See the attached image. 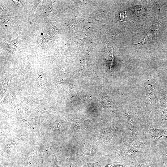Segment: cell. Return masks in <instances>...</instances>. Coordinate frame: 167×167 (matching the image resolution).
Returning a JSON list of instances; mask_svg holds the SVG:
<instances>
[{"label": "cell", "instance_id": "cell-4", "mask_svg": "<svg viewBox=\"0 0 167 167\" xmlns=\"http://www.w3.org/2000/svg\"><path fill=\"white\" fill-rule=\"evenodd\" d=\"M125 115L127 118L129 128L132 132L131 136L138 137L139 127L138 118H136L128 112H125Z\"/></svg>", "mask_w": 167, "mask_h": 167}, {"label": "cell", "instance_id": "cell-3", "mask_svg": "<svg viewBox=\"0 0 167 167\" xmlns=\"http://www.w3.org/2000/svg\"><path fill=\"white\" fill-rule=\"evenodd\" d=\"M158 100L157 107L161 122L167 128V97L164 96H160Z\"/></svg>", "mask_w": 167, "mask_h": 167}, {"label": "cell", "instance_id": "cell-8", "mask_svg": "<svg viewBox=\"0 0 167 167\" xmlns=\"http://www.w3.org/2000/svg\"><path fill=\"white\" fill-rule=\"evenodd\" d=\"M161 22V19L155 25L152 26L150 28L149 31L153 33V35L154 36H155L156 34L158 32Z\"/></svg>", "mask_w": 167, "mask_h": 167}, {"label": "cell", "instance_id": "cell-6", "mask_svg": "<svg viewBox=\"0 0 167 167\" xmlns=\"http://www.w3.org/2000/svg\"><path fill=\"white\" fill-rule=\"evenodd\" d=\"M148 155L128 164V167H154L153 164L147 159Z\"/></svg>", "mask_w": 167, "mask_h": 167}, {"label": "cell", "instance_id": "cell-1", "mask_svg": "<svg viewBox=\"0 0 167 167\" xmlns=\"http://www.w3.org/2000/svg\"><path fill=\"white\" fill-rule=\"evenodd\" d=\"M149 146L142 142L138 137H127L113 145L109 156L124 161L128 164L148 155Z\"/></svg>", "mask_w": 167, "mask_h": 167}, {"label": "cell", "instance_id": "cell-10", "mask_svg": "<svg viewBox=\"0 0 167 167\" xmlns=\"http://www.w3.org/2000/svg\"><path fill=\"white\" fill-rule=\"evenodd\" d=\"M120 19L121 20H122V18H123V21H125V19L126 20V19L127 16L126 13V11H124V12L122 13H120Z\"/></svg>", "mask_w": 167, "mask_h": 167}, {"label": "cell", "instance_id": "cell-2", "mask_svg": "<svg viewBox=\"0 0 167 167\" xmlns=\"http://www.w3.org/2000/svg\"><path fill=\"white\" fill-rule=\"evenodd\" d=\"M138 137L145 144L161 147L167 143V128H157L152 127L138 118Z\"/></svg>", "mask_w": 167, "mask_h": 167}, {"label": "cell", "instance_id": "cell-9", "mask_svg": "<svg viewBox=\"0 0 167 167\" xmlns=\"http://www.w3.org/2000/svg\"><path fill=\"white\" fill-rule=\"evenodd\" d=\"M41 1V0H36L35 1L34 4L33 6V7L32 10V12L33 13L35 11L37 6L39 4V3Z\"/></svg>", "mask_w": 167, "mask_h": 167}, {"label": "cell", "instance_id": "cell-7", "mask_svg": "<svg viewBox=\"0 0 167 167\" xmlns=\"http://www.w3.org/2000/svg\"><path fill=\"white\" fill-rule=\"evenodd\" d=\"M132 6L133 11L136 15H142L141 13L143 14V12H142V11L146 9V7L142 6L134 5Z\"/></svg>", "mask_w": 167, "mask_h": 167}, {"label": "cell", "instance_id": "cell-11", "mask_svg": "<svg viewBox=\"0 0 167 167\" xmlns=\"http://www.w3.org/2000/svg\"><path fill=\"white\" fill-rule=\"evenodd\" d=\"M13 1L19 6L20 7L23 3L22 1L20 0H13Z\"/></svg>", "mask_w": 167, "mask_h": 167}, {"label": "cell", "instance_id": "cell-5", "mask_svg": "<svg viewBox=\"0 0 167 167\" xmlns=\"http://www.w3.org/2000/svg\"><path fill=\"white\" fill-rule=\"evenodd\" d=\"M143 86L146 92L151 91L158 94L159 89L158 79L150 71L149 79L145 82Z\"/></svg>", "mask_w": 167, "mask_h": 167}]
</instances>
